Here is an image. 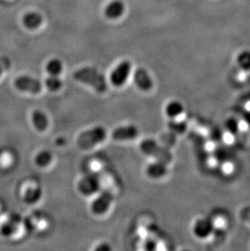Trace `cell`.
<instances>
[{
    "instance_id": "obj_29",
    "label": "cell",
    "mask_w": 250,
    "mask_h": 251,
    "mask_svg": "<svg viewBox=\"0 0 250 251\" xmlns=\"http://www.w3.org/2000/svg\"><path fill=\"white\" fill-rule=\"evenodd\" d=\"M249 82L250 83V76H249Z\"/></svg>"
},
{
    "instance_id": "obj_12",
    "label": "cell",
    "mask_w": 250,
    "mask_h": 251,
    "mask_svg": "<svg viewBox=\"0 0 250 251\" xmlns=\"http://www.w3.org/2000/svg\"><path fill=\"white\" fill-rule=\"evenodd\" d=\"M31 119H32V123L37 130L39 132H44L48 129L49 126V119L45 112L41 110H35L32 113Z\"/></svg>"
},
{
    "instance_id": "obj_19",
    "label": "cell",
    "mask_w": 250,
    "mask_h": 251,
    "mask_svg": "<svg viewBox=\"0 0 250 251\" xmlns=\"http://www.w3.org/2000/svg\"><path fill=\"white\" fill-rule=\"evenodd\" d=\"M53 159L52 154L48 150H43L38 152L35 156V164L39 168H46L50 165Z\"/></svg>"
},
{
    "instance_id": "obj_7",
    "label": "cell",
    "mask_w": 250,
    "mask_h": 251,
    "mask_svg": "<svg viewBox=\"0 0 250 251\" xmlns=\"http://www.w3.org/2000/svg\"><path fill=\"white\" fill-rule=\"evenodd\" d=\"M132 69V64L129 61L125 60L116 67L111 74V82L116 87H121L125 85L129 76L130 72Z\"/></svg>"
},
{
    "instance_id": "obj_24",
    "label": "cell",
    "mask_w": 250,
    "mask_h": 251,
    "mask_svg": "<svg viewBox=\"0 0 250 251\" xmlns=\"http://www.w3.org/2000/svg\"><path fill=\"white\" fill-rule=\"evenodd\" d=\"M12 66V62L8 57L0 56V76L2 75L4 72L7 71Z\"/></svg>"
},
{
    "instance_id": "obj_11",
    "label": "cell",
    "mask_w": 250,
    "mask_h": 251,
    "mask_svg": "<svg viewBox=\"0 0 250 251\" xmlns=\"http://www.w3.org/2000/svg\"><path fill=\"white\" fill-rule=\"evenodd\" d=\"M168 164L158 160L150 164L146 169L147 175L151 179L154 180L164 177L168 174Z\"/></svg>"
},
{
    "instance_id": "obj_10",
    "label": "cell",
    "mask_w": 250,
    "mask_h": 251,
    "mask_svg": "<svg viewBox=\"0 0 250 251\" xmlns=\"http://www.w3.org/2000/svg\"><path fill=\"white\" fill-rule=\"evenodd\" d=\"M133 80H134L135 85H137V87L142 91L147 92L153 88V79L151 78L148 72L145 69L140 68L137 69L134 73Z\"/></svg>"
},
{
    "instance_id": "obj_3",
    "label": "cell",
    "mask_w": 250,
    "mask_h": 251,
    "mask_svg": "<svg viewBox=\"0 0 250 251\" xmlns=\"http://www.w3.org/2000/svg\"><path fill=\"white\" fill-rule=\"evenodd\" d=\"M140 150L143 154L153 157L156 160L164 162L168 164L173 160V155L168 147L158 144L153 139H145L140 144Z\"/></svg>"
},
{
    "instance_id": "obj_21",
    "label": "cell",
    "mask_w": 250,
    "mask_h": 251,
    "mask_svg": "<svg viewBox=\"0 0 250 251\" xmlns=\"http://www.w3.org/2000/svg\"><path fill=\"white\" fill-rule=\"evenodd\" d=\"M45 85L48 90H50L51 92H56L58 90H60L63 86V81L61 79L59 78V76L50 75L45 80Z\"/></svg>"
},
{
    "instance_id": "obj_16",
    "label": "cell",
    "mask_w": 250,
    "mask_h": 251,
    "mask_svg": "<svg viewBox=\"0 0 250 251\" xmlns=\"http://www.w3.org/2000/svg\"><path fill=\"white\" fill-rule=\"evenodd\" d=\"M224 130L230 135H237L241 130V122L236 117H228L225 120L224 124Z\"/></svg>"
},
{
    "instance_id": "obj_8",
    "label": "cell",
    "mask_w": 250,
    "mask_h": 251,
    "mask_svg": "<svg viewBox=\"0 0 250 251\" xmlns=\"http://www.w3.org/2000/svg\"><path fill=\"white\" fill-rule=\"evenodd\" d=\"M15 86L23 92L38 94L43 90V85L38 79L29 76H21L15 81Z\"/></svg>"
},
{
    "instance_id": "obj_17",
    "label": "cell",
    "mask_w": 250,
    "mask_h": 251,
    "mask_svg": "<svg viewBox=\"0 0 250 251\" xmlns=\"http://www.w3.org/2000/svg\"><path fill=\"white\" fill-rule=\"evenodd\" d=\"M43 196V190L39 187H30L27 189L25 194V201L28 204L38 202Z\"/></svg>"
},
{
    "instance_id": "obj_9",
    "label": "cell",
    "mask_w": 250,
    "mask_h": 251,
    "mask_svg": "<svg viewBox=\"0 0 250 251\" xmlns=\"http://www.w3.org/2000/svg\"><path fill=\"white\" fill-rule=\"evenodd\" d=\"M138 134H139V130L137 126L127 125V126H121L116 128L112 132V138L119 142H124V141L135 139Z\"/></svg>"
},
{
    "instance_id": "obj_13",
    "label": "cell",
    "mask_w": 250,
    "mask_h": 251,
    "mask_svg": "<svg viewBox=\"0 0 250 251\" xmlns=\"http://www.w3.org/2000/svg\"><path fill=\"white\" fill-rule=\"evenodd\" d=\"M125 4L121 0H113L105 8V15L109 19H117L125 12Z\"/></svg>"
},
{
    "instance_id": "obj_2",
    "label": "cell",
    "mask_w": 250,
    "mask_h": 251,
    "mask_svg": "<svg viewBox=\"0 0 250 251\" xmlns=\"http://www.w3.org/2000/svg\"><path fill=\"white\" fill-rule=\"evenodd\" d=\"M106 128L102 126H96L80 133L76 139L78 147L82 150H90L106 139Z\"/></svg>"
},
{
    "instance_id": "obj_20",
    "label": "cell",
    "mask_w": 250,
    "mask_h": 251,
    "mask_svg": "<svg viewBox=\"0 0 250 251\" xmlns=\"http://www.w3.org/2000/svg\"><path fill=\"white\" fill-rule=\"evenodd\" d=\"M63 64L62 62L58 59H52L48 62L46 65V70L48 72L49 75L53 76H59L63 71Z\"/></svg>"
},
{
    "instance_id": "obj_14",
    "label": "cell",
    "mask_w": 250,
    "mask_h": 251,
    "mask_svg": "<svg viewBox=\"0 0 250 251\" xmlns=\"http://www.w3.org/2000/svg\"><path fill=\"white\" fill-rule=\"evenodd\" d=\"M184 111V105L177 100H173L166 105L165 113L168 118L176 119L179 117Z\"/></svg>"
},
{
    "instance_id": "obj_28",
    "label": "cell",
    "mask_w": 250,
    "mask_h": 251,
    "mask_svg": "<svg viewBox=\"0 0 250 251\" xmlns=\"http://www.w3.org/2000/svg\"><path fill=\"white\" fill-rule=\"evenodd\" d=\"M247 96H248V99H250V90L248 93H247Z\"/></svg>"
},
{
    "instance_id": "obj_4",
    "label": "cell",
    "mask_w": 250,
    "mask_h": 251,
    "mask_svg": "<svg viewBox=\"0 0 250 251\" xmlns=\"http://www.w3.org/2000/svg\"><path fill=\"white\" fill-rule=\"evenodd\" d=\"M78 190L84 196H91L99 192L101 188V180L98 174L90 173L81 178L78 182Z\"/></svg>"
},
{
    "instance_id": "obj_25",
    "label": "cell",
    "mask_w": 250,
    "mask_h": 251,
    "mask_svg": "<svg viewBox=\"0 0 250 251\" xmlns=\"http://www.w3.org/2000/svg\"><path fill=\"white\" fill-rule=\"evenodd\" d=\"M157 248V244L153 240H147V242H145L144 249L146 251H155Z\"/></svg>"
},
{
    "instance_id": "obj_27",
    "label": "cell",
    "mask_w": 250,
    "mask_h": 251,
    "mask_svg": "<svg viewBox=\"0 0 250 251\" xmlns=\"http://www.w3.org/2000/svg\"><path fill=\"white\" fill-rule=\"evenodd\" d=\"M247 211H248V213L247 212H246V211H243V214H245V215H248V216H243L244 218H247L246 220L247 221H250V211L249 210L248 208H247Z\"/></svg>"
},
{
    "instance_id": "obj_6",
    "label": "cell",
    "mask_w": 250,
    "mask_h": 251,
    "mask_svg": "<svg viewBox=\"0 0 250 251\" xmlns=\"http://www.w3.org/2000/svg\"><path fill=\"white\" fill-rule=\"evenodd\" d=\"M113 201V195L108 190H104L92 201L90 209L96 216H102L108 211Z\"/></svg>"
},
{
    "instance_id": "obj_23",
    "label": "cell",
    "mask_w": 250,
    "mask_h": 251,
    "mask_svg": "<svg viewBox=\"0 0 250 251\" xmlns=\"http://www.w3.org/2000/svg\"><path fill=\"white\" fill-rule=\"evenodd\" d=\"M225 133L224 128L221 129V128H218V127L213 128L210 133V139L212 140V142H221L224 139V137H225Z\"/></svg>"
},
{
    "instance_id": "obj_15",
    "label": "cell",
    "mask_w": 250,
    "mask_h": 251,
    "mask_svg": "<svg viewBox=\"0 0 250 251\" xmlns=\"http://www.w3.org/2000/svg\"><path fill=\"white\" fill-rule=\"evenodd\" d=\"M43 18L42 15L35 12H28L27 14L25 15L24 18H23L25 26L29 29L38 28L41 25L43 24Z\"/></svg>"
},
{
    "instance_id": "obj_18",
    "label": "cell",
    "mask_w": 250,
    "mask_h": 251,
    "mask_svg": "<svg viewBox=\"0 0 250 251\" xmlns=\"http://www.w3.org/2000/svg\"><path fill=\"white\" fill-rule=\"evenodd\" d=\"M168 128L170 133L174 135H181L186 132L188 126L186 122L184 121H175V119H172L168 122Z\"/></svg>"
},
{
    "instance_id": "obj_26",
    "label": "cell",
    "mask_w": 250,
    "mask_h": 251,
    "mask_svg": "<svg viewBox=\"0 0 250 251\" xmlns=\"http://www.w3.org/2000/svg\"><path fill=\"white\" fill-rule=\"evenodd\" d=\"M111 247L106 243H102V244L100 245L99 247L95 248V251H111Z\"/></svg>"
},
{
    "instance_id": "obj_1",
    "label": "cell",
    "mask_w": 250,
    "mask_h": 251,
    "mask_svg": "<svg viewBox=\"0 0 250 251\" xmlns=\"http://www.w3.org/2000/svg\"><path fill=\"white\" fill-rule=\"evenodd\" d=\"M74 77L81 83L90 85L100 94L106 92L108 88V84L103 74L92 67H85L78 69L74 73Z\"/></svg>"
},
{
    "instance_id": "obj_5",
    "label": "cell",
    "mask_w": 250,
    "mask_h": 251,
    "mask_svg": "<svg viewBox=\"0 0 250 251\" xmlns=\"http://www.w3.org/2000/svg\"><path fill=\"white\" fill-rule=\"evenodd\" d=\"M215 226L212 219L209 217L199 218L194 222L192 231L194 236L200 240L209 238L215 232Z\"/></svg>"
},
{
    "instance_id": "obj_22",
    "label": "cell",
    "mask_w": 250,
    "mask_h": 251,
    "mask_svg": "<svg viewBox=\"0 0 250 251\" xmlns=\"http://www.w3.org/2000/svg\"><path fill=\"white\" fill-rule=\"evenodd\" d=\"M238 66L244 71L250 70V50H244L239 54L236 59Z\"/></svg>"
}]
</instances>
